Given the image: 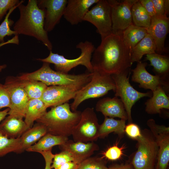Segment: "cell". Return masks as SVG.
Masks as SVG:
<instances>
[{
	"mask_svg": "<svg viewBox=\"0 0 169 169\" xmlns=\"http://www.w3.org/2000/svg\"><path fill=\"white\" fill-rule=\"evenodd\" d=\"M84 21L94 25L101 39L112 33L110 6L106 0H99L85 15Z\"/></svg>",
	"mask_w": 169,
	"mask_h": 169,
	"instance_id": "10",
	"label": "cell"
},
{
	"mask_svg": "<svg viewBox=\"0 0 169 169\" xmlns=\"http://www.w3.org/2000/svg\"><path fill=\"white\" fill-rule=\"evenodd\" d=\"M131 12L133 24L138 27L145 28L149 27L151 17L139 0H137L132 6Z\"/></svg>",
	"mask_w": 169,
	"mask_h": 169,
	"instance_id": "30",
	"label": "cell"
},
{
	"mask_svg": "<svg viewBox=\"0 0 169 169\" xmlns=\"http://www.w3.org/2000/svg\"><path fill=\"white\" fill-rule=\"evenodd\" d=\"M156 46L152 37L147 34L131 50V60L132 64L140 61L143 55L156 53Z\"/></svg>",
	"mask_w": 169,
	"mask_h": 169,
	"instance_id": "24",
	"label": "cell"
},
{
	"mask_svg": "<svg viewBox=\"0 0 169 169\" xmlns=\"http://www.w3.org/2000/svg\"><path fill=\"white\" fill-rule=\"evenodd\" d=\"M139 1L151 17L156 15L152 0Z\"/></svg>",
	"mask_w": 169,
	"mask_h": 169,
	"instance_id": "41",
	"label": "cell"
},
{
	"mask_svg": "<svg viewBox=\"0 0 169 169\" xmlns=\"http://www.w3.org/2000/svg\"><path fill=\"white\" fill-rule=\"evenodd\" d=\"M156 15L167 16L169 10V0H152Z\"/></svg>",
	"mask_w": 169,
	"mask_h": 169,
	"instance_id": "36",
	"label": "cell"
},
{
	"mask_svg": "<svg viewBox=\"0 0 169 169\" xmlns=\"http://www.w3.org/2000/svg\"><path fill=\"white\" fill-rule=\"evenodd\" d=\"M47 107L40 99L29 100L28 103L24 121L27 129L32 127L34 122L47 112Z\"/></svg>",
	"mask_w": 169,
	"mask_h": 169,
	"instance_id": "23",
	"label": "cell"
},
{
	"mask_svg": "<svg viewBox=\"0 0 169 169\" xmlns=\"http://www.w3.org/2000/svg\"><path fill=\"white\" fill-rule=\"evenodd\" d=\"M92 75L93 72L72 74L54 71L51 68L49 63L43 62L42 66L38 70L23 74L17 77L22 80L40 81L48 86L87 84L91 80Z\"/></svg>",
	"mask_w": 169,
	"mask_h": 169,
	"instance_id": "4",
	"label": "cell"
},
{
	"mask_svg": "<svg viewBox=\"0 0 169 169\" xmlns=\"http://www.w3.org/2000/svg\"><path fill=\"white\" fill-rule=\"evenodd\" d=\"M122 154L121 149L117 146H114L106 151L104 153V155L108 159L114 161L120 158Z\"/></svg>",
	"mask_w": 169,
	"mask_h": 169,
	"instance_id": "40",
	"label": "cell"
},
{
	"mask_svg": "<svg viewBox=\"0 0 169 169\" xmlns=\"http://www.w3.org/2000/svg\"><path fill=\"white\" fill-rule=\"evenodd\" d=\"M20 1L18 7L20 17L14 24V31L17 34H23L35 38L43 43L50 51L53 45L49 40L48 32L44 28V13L39 8L37 0H29L27 5Z\"/></svg>",
	"mask_w": 169,
	"mask_h": 169,
	"instance_id": "2",
	"label": "cell"
},
{
	"mask_svg": "<svg viewBox=\"0 0 169 169\" xmlns=\"http://www.w3.org/2000/svg\"><path fill=\"white\" fill-rule=\"evenodd\" d=\"M81 113L72 111L67 102L52 107L36 121L45 127L48 134L68 137L79 121Z\"/></svg>",
	"mask_w": 169,
	"mask_h": 169,
	"instance_id": "3",
	"label": "cell"
},
{
	"mask_svg": "<svg viewBox=\"0 0 169 169\" xmlns=\"http://www.w3.org/2000/svg\"><path fill=\"white\" fill-rule=\"evenodd\" d=\"M147 124L159 147L155 169H167L169 162V127L156 124L152 119Z\"/></svg>",
	"mask_w": 169,
	"mask_h": 169,
	"instance_id": "14",
	"label": "cell"
},
{
	"mask_svg": "<svg viewBox=\"0 0 169 169\" xmlns=\"http://www.w3.org/2000/svg\"><path fill=\"white\" fill-rule=\"evenodd\" d=\"M27 130L23 119L9 115L0 124V131L9 138H19Z\"/></svg>",
	"mask_w": 169,
	"mask_h": 169,
	"instance_id": "22",
	"label": "cell"
},
{
	"mask_svg": "<svg viewBox=\"0 0 169 169\" xmlns=\"http://www.w3.org/2000/svg\"><path fill=\"white\" fill-rule=\"evenodd\" d=\"M131 51L122 34L112 33L101 39L95 48L91 60L93 69L110 75L122 72L132 64Z\"/></svg>",
	"mask_w": 169,
	"mask_h": 169,
	"instance_id": "1",
	"label": "cell"
},
{
	"mask_svg": "<svg viewBox=\"0 0 169 169\" xmlns=\"http://www.w3.org/2000/svg\"><path fill=\"white\" fill-rule=\"evenodd\" d=\"M137 1L108 0L111 8L112 33L122 34L126 29L133 24L131 9Z\"/></svg>",
	"mask_w": 169,
	"mask_h": 169,
	"instance_id": "12",
	"label": "cell"
},
{
	"mask_svg": "<svg viewBox=\"0 0 169 169\" xmlns=\"http://www.w3.org/2000/svg\"><path fill=\"white\" fill-rule=\"evenodd\" d=\"M59 147L62 151L70 153L73 159V162L78 165L91 157L95 151L99 149V146L94 142L84 143L72 140H68Z\"/></svg>",
	"mask_w": 169,
	"mask_h": 169,
	"instance_id": "18",
	"label": "cell"
},
{
	"mask_svg": "<svg viewBox=\"0 0 169 169\" xmlns=\"http://www.w3.org/2000/svg\"><path fill=\"white\" fill-rule=\"evenodd\" d=\"M10 97L9 115L23 119L29 100L17 77H8L4 84Z\"/></svg>",
	"mask_w": 169,
	"mask_h": 169,
	"instance_id": "11",
	"label": "cell"
},
{
	"mask_svg": "<svg viewBox=\"0 0 169 169\" xmlns=\"http://www.w3.org/2000/svg\"><path fill=\"white\" fill-rule=\"evenodd\" d=\"M99 0H68L63 16L70 24L75 25L84 21L90 8Z\"/></svg>",
	"mask_w": 169,
	"mask_h": 169,
	"instance_id": "19",
	"label": "cell"
},
{
	"mask_svg": "<svg viewBox=\"0 0 169 169\" xmlns=\"http://www.w3.org/2000/svg\"><path fill=\"white\" fill-rule=\"evenodd\" d=\"M125 125V120H117L105 116L103 122L100 125L99 138H104L112 132H115L120 137H122Z\"/></svg>",
	"mask_w": 169,
	"mask_h": 169,
	"instance_id": "27",
	"label": "cell"
},
{
	"mask_svg": "<svg viewBox=\"0 0 169 169\" xmlns=\"http://www.w3.org/2000/svg\"><path fill=\"white\" fill-rule=\"evenodd\" d=\"M81 51L80 55L77 58L72 59L66 58L63 55L53 53L50 51L49 56L44 59L37 60L54 65L56 71L68 74L73 68L79 65L84 66L90 72L94 71L91 63L92 54L95 49L92 43L89 41L81 42L76 46Z\"/></svg>",
	"mask_w": 169,
	"mask_h": 169,
	"instance_id": "5",
	"label": "cell"
},
{
	"mask_svg": "<svg viewBox=\"0 0 169 169\" xmlns=\"http://www.w3.org/2000/svg\"><path fill=\"white\" fill-rule=\"evenodd\" d=\"M79 165L71 161L64 163L56 169H77Z\"/></svg>",
	"mask_w": 169,
	"mask_h": 169,
	"instance_id": "43",
	"label": "cell"
},
{
	"mask_svg": "<svg viewBox=\"0 0 169 169\" xmlns=\"http://www.w3.org/2000/svg\"><path fill=\"white\" fill-rule=\"evenodd\" d=\"M9 110V108H7L2 111H0V123L8 115Z\"/></svg>",
	"mask_w": 169,
	"mask_h": 169,
	"instance_id": "44",
	"label": "cell"
},
{
	"mask_svg": "<svg viewBox=\"0 0 169 169\" xmlns=\"http://www.w3.org/2000/svg\"><path fill=\"white\" fill-rule=\"evenodd\" d=\"M141 132V136L136 140L137 150L131 165L134 169H155L158 146L150 131L145 130Z\"/></svg>",
	"mask_w": 169,
	"mask_h": 169,
	"instance_id": "7",
	"label": "cell"
},
{
	"mask_svg": "<svg viewBox=\"0 0 169 169\" xmlns=\"http://www.w3.org/2000/svg\"><path fill=\"white\" fill-rule=\"evenodd\" d=\"M108 169H134L131 164H115L110 166Z\"/></svg>",
	"mask_w": 169,
	"mask_h": 169,
	"instance_id": "42",
	"label": "cell"
},
{
	"mask_svg": "<svg viewBox=\"0 0 169 169\" xmlns=\"http://www.w3.org/2000/svg\"><path fill=\"white\" fill-rule=\"evenodd\" d=\"M68 140V138L67 136H55L47 133L26 151L38 152L48 151L52 149V147L54 146L63 144Z\"/></svg>",
	"mask_w": 169,
	"mask_h": 169,
	"instance_id": "25",
	"label": "cell"
},
{
	"mask_svg": "<svg viewBox=\"0 0 169 169\" xmlns=\"http://www.w3.org/2000/svg\"><path fill=\"white\" fill-rule=\"evenodd\" d=\"M73 161V159L70 153L66 151H62L54 154L51 165V169H56L65 163Z\"/></svg>",
	"mask_w": 169,
	"mask_h": 169,
	"instance_id": "35",
	"label": "cell"
},
{
	"mask_svg": "<svg viewBox=\"0 0 169 169\" xmlns=\"http://www.w3.org/2000/svg\"><path fill=\"white\" fill-rule=\"evenodd\" d=\"M147 34L153 38L159 53L165 51V41L169 30V19L166 15H155L151 17L149 27L146 28Z\"/></svg>",
	"mask_w": 169,
	"mask_h": 169,
	"instance_id": "17",
	"label": "cell"
},
{
	"mask_svg": "<svg viewBox=\"0 0 169 169\" xmlns=\"http://www.w3.org/2000/svg\"><path fill=\"white\" fill-rule=\"evenodd\" d=\"M96 111L101 112L105 117L128 120L124 104L120 99L115 96L112 98H104L99 100L96 105Z\"/></svg>",
	"mask_w": 169,
	"mask_h": 169,
	"instance_id": "20",
	"label": "cell"
},
{
	"mask_svg": "<svg viewBox=\"0 0 169 169\" xmlns=\"http://www.w3.org/2000/svg\"><path fill=\"white\" fill-rule=\"evenodd\" d=\"M20 3L8 11L4 20L0 25V42L1 43H4V38L6 36L18 35L15 31L11 29L10 27L13 25L14 22L9 18L14 10L18 7Z\"/></svg>",
	"mask_w": 169,
	"mask_h": 169,
	"instance_id": "33",
	"label": "cell"
},
{
	"mask_svg": "<svg viewBox=\"0 0 169 169\" xmlns=\"http://www.w3.org/2000/svg\"><path fill=\"white\" fill-rule=\"evenodd\" d=\"M18 0H0V21L7 12L20 3Z\"/></svg>",
	"mask_w": 169,
	"mask_h": 169,
	"instance_id": "37",
	"label": "cell"
},
{
	"mask_svg": "<svg viewBox=\"0 0 169 169\" xmlns=\"http://www.w3.org/2000/svg\"><path fill=\"white\" fill-rule=\"evenodd\" d=\"M100 125L94 108H86L81 112L80 120L72 131L73 141L87 143L97 141Z\"/></svg>",
	"mask_w": 169,
	"mask_h": 169,
	"instance_id": "9",
	"label": "cell"
},
{
	"mask_svg": "<svg viewBox=\"0 0 169 169\" xmlns=\"http://www.w3.org/2000/svg\"><path fill=\"white\" fill-rule=\"evenodd\" d=\"M77 169H108L106 162L102 158L90 157L79 165Z\"/></svg>",
	"mask_w": 169,
	"mask_h": 169,
	"instance_id": "34",
	"label": "cell"
},
{
	"mask_svg": "<svg viewBox=\"0 0 169 169\" xmlns=\"http://www.w3.org/2000/svg\"><path fill=\"white\" fill-rule=\"evenodd\" d=\"M68 0H37L38 7L44 13V28L52 31L63 16Z\"/></svg>",
	"mask_w": 169,
	"mask_h": 169,
	"instance_id": "15",
	"label": "cell"
},
{
	"mask_svg": "<svg viewBox=\"0 0 169 169\" xmlns=\"http://www.w3.org/2000/svg\"><path fill=\"white\" fill-rule=\"evenodd\" d=\"M147 63L140 61L136 67L132 70L131 80L139 84V87L145 89H149L152 92L158 87L161 86L165 91L169 90V82L162 79L156 75H153L146 70Z\"/></svg>",
	"mask_w": 169,
	"mask_h": 169,
	"instance_id": "16",
	"label": "cell"
},
{
	"mask_svg": "<svg viewBox=\"0 0 169 169\" xmlns=\"http://www.w3.org/2000/svg\"><path fill=\"white\" fill-rule=\"evenodd\" d=\"M47 134L45 127L37 122L27 129L20 137L23 151H26Z\"/></svg>",
	"mask_w": 169,
	"mask_h": 169,
	"instance_id": "26",
	"label": "cell"
},
{
	"mask_svg": "<svg viewBox=\"0 0 169 169\" xmlns=\"http://www.w3.org/2000/svg\"><path fill=\"white\" fill-rule=\"evenodd\" d=\"M115 84L111 75L94 70L91 80L79 91L70 104L71 110L75 111L84 101L101 97L110 90L115 92Z\"/></svg>",
	"mask_w": 169,
	"mask_h": 169,
	"instance_id": "6",
	"label": "cell"
},
{
	"mask_svg": "<svg viewBox=\"0 0 169 169\" xmlns=\"http://www.w3.org/2000/svg\"><path fill=\"white\" fill-rule=\"evenodd\" d=\"M10 101L8 92L4 84L0 83V110L4 108H10Z\"/></svg>",
	"mask_w": 169,
	"mask_h": 169,
	"instance_id": "39",
	"label": "cell"
},
{
	"mask_svg": "<svg viewBox=\"0 0 169 169\" xmlns=\"http://www.w3.org/2000/svg\"><path fill=\"white\" fill-rule=\"evenodd\" d=\"M20 80L29 100L41 99L48 87L45 84L39 81Z\"/></svg>",
	"mask_w": 169,
	"mask_h": 169,
	"instance_id": "32",
	"label": "cell"
},
{
	"mask_svg": "<svg viewBox=\"0 0 169 169\" xmlns=\"http://www.w3.org/2000/svg\"><path fill=\"white\" fill-rule=\"evenodd\" d=\"M44 169H51L50 168L48 167H46L44 168Z\"/></svg>",
	"mask_w": 169,
	"mask_h": 169,
	"instance_id": "46",
	"label": "cell"
},
{
	"mask_svg": "<svg viewBox=\"0 0 169 169\" xmlns=\"http://www.w3.org/2000/svg\"><path fill=\"white\" fill-rule=\"evenodd\" d=\"M152 92V96L145 103L146 111L155 114H160L163 109H169V97L162 87L159 86Z\"/></svg>",
	"mask_w": 169,
	"mask_h": 169,
	"instance_id": "21",
	"label": "cell"
},
{
	"mask_svg": "<svg viewBox=\"0 0 169 169\" xmlns=\"http://www.w3.org/2000/svg\"><path fill=\"white\" fill-rule=\"evenodd\" d=\"M7 67V65L5 64L0 65V72H1L2 70L5 69Z\"/></svg>",
	"mask_w": 169,
	"mask_h": 169,
	"instance_id": "45",
	"label": "cell"
},
{
	"mask_svg": "<svg viewBox=\"0 0 169 169\" xmlns=\"http://www.w3.org/2000/svg\"><path fill=\"white\" fill-rule=\"evenodd\" d=\"M23 151L20 137L9 138L0 131V157L11 152L19 154Z\"/></svg>",
	"mask_w": 169,
	"mask_h": 169,
	"instance_id": "31",
	"label": "cell"
},
{
	"mask_svg": "<svg viewBox=\"0 0 169 169\" xmlns=\"http://www.w3.org/2000/svg\"><path fill=\"white\" fill-rule=\"evenodd\" d=\"M146 55V59L150 61V65L153 67L156 75L168 81L166 79L168 77L169 71V57L156 53Z\"/></svg>",
	"mask_w": 169,
	"mask_h": 169,
	"instance_id": "28",
	"label": "cell"
},
{
	"mask_svg": "<svg viewBox=\"0 0 169 169\" xmlns=\"http://www.w3.org/2000/svg\"><path fill=\"white\" fill-rule=\"evenodd\" d=\"M147 34L146 28L132 24L123 32L122 36L125 44L131 51Z\"/></svg>",
	"mask_w": 169,
	"mask_h": 169,
	"instance_id": "29",
	"label": "cell"
},
{
	"mask_svg": "<svg viewBox=\"0 0 169 169\" xmlns=\"http://www.w3.org/2000/svg\"><path fill=\"white\" fill-rule=\"evenodd\" d=\"M125 132L130 137L136 140L142 135V132L139 126L132 123L125 125Z\"/></svg>",
	"mask_w": 169,
	"mask_h": 169,
	"instance_id": "38",
	"label": "cell"
},
{
	"mask_svg": "<svg viewBox=\"0 0 169 169\" xmlns=\"http://www.w3.org/2000/svg\"><path fill=\"white\" fill-rule=\"evenodd\" d=\"M130 69L120 73L111 75L115 82V96L119 97L123 102L128 116L129 122L132 123L131 109L134 104L141 98L151 97L152 92L142 93L138 91L131 86L127 77Z\"/></svg>",
	"mask_w": 169,
	"mask_h": 169,
	"instance_id": "8",
	"label": "cell"
},
{
	"mask_svg": "<svg viewBox=\"0 0 169 169\" xmlns=\"http://www.w3.org/2000/svg\"><path fill=\"white\" fill-rule=\"evenodd\" d=\"M86 84L48 86L40 99L47 108L55 107L74 99L79 91Z\"/></svg>",
	"mask_w": 169,
	"mask_h": 169,
	"instance_id": "13",
	"label": "cell"
}]
</instances>
